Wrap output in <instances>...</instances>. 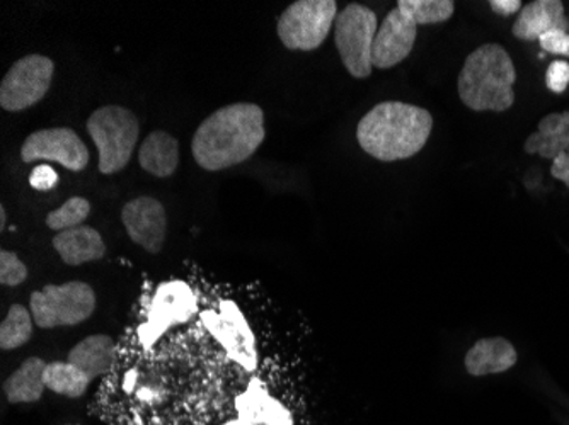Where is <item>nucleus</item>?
Masks as SVG:
<instances>
[{
  "instance_id": "obj_1",
  "label": "nucleus",
  "mask_w": 569,
  "mask_h": 425,
  "mask_svg": "<svg viewBox=\"0 0 569 425\" xmlns=\"http://www.w3.org/2000/svg\"><path fill=\"white\" fill-rule=\"evenodd\" d=\"M264 113L252 102H234L210 114L191 142L194 162L217 172L242 164L264 142Z\"/></svg>"
},
{
  "instance_id": "obj_2",
  "label": "nucleus",
  "mask_w": 569,
  "mask_h": 425,
  "mask_svg": "<svg viewBox=\"0 0 569 425\" xmlns=\"http://www.w3.org/2000/svg\"><path fill=\"white\" fill-rule=\"evenodd\" d=\"M433 130V117L402 101L377 104L357 127L358 145L380 162H398L420 153Z\"/></svg>"
},
{
  "instance_id": "obj_3",
  "label": "nucleus",
  "mask_w": 569,
  "mask_h": 425,
  "mask_svg": "<svg viewBox=\"0 0 569 425\" xmlns=\"http://www.w3.org/2000/svg\"><path fill=\"white\" fill-rule=\"evenodd\" d=\"M517 70L501 44L476 48L459 73V98L476 113H505L515 102Z\"/></svg>"
},
{
  "instance_id": "obj_4",
  "label": "nucleus",
  "mask_w": 569,
  "mask_h": 425,
  "mask_svg": "<svg viewBox=\"0 0 569 425\" xmlns=\"http://www.w3.org/2000/svg\"><path fill=\"white\" fill-rule=\"evenodd\" d=\"M88 131L99 153V172L123 171L139 142V120L123 105H102L89 117Z\"/></svg>"
},
{
  "instance_id": "obj_5",
  "label": "nucleus",
  "mask_w": 569,
  "mask_h": 425,
  "mask_svg": "<svg viewBox=\"0 0 569 425\" xmlns=\"http://www.w3.org/2000/svg\"><path fill=\"white\" fill-rule=\"evenodd\" d=\"M30 310L40 328L73 327L94 313V291L82 281H69L60 286L48 284L31 295Z\"/></svg>"
},
{
  "instance_id": "obj_6",
  "label": "nucleus",
  "mask_w": 569,
  "mask_h": 425,
  "mask_svg": "<svg viewBox=\"0 0 569 425\" xmlns=\"http://www.w3.org/2000/svg\"><path fill=\"white\" fill-rule=\"evenodd\" d=\"M379 31V18L372 9L350 4L338 14L335 22V43L341 62L355 79L372 75V48Z\"/></svg>"
},
{
  "instance_id": "obj_7",
  "label": "nucleus",
  "mask_w": 569,
  "mask_h": 425,
  "mask_svg": "<svg viewBox=\"0 0 569 425\" xmlns=\"http://www.w3.org/2000/svg\"><path fill=\"white\" fill-rule=\"evenodd\" d=\"M338 14L335 0H297L278 19V38L292 51L318 50Z\"/></svg>"
},
{
  "instance_id": "obj_8",
  "label": "nucleus",
  "mask_w": 569,
  "mask_h": 425,
  "mask_svg": "<svg viewBox=\"0 0 569 425\" xmlns=\"http://www.w3.org/2000/svg\"><path fill=\"white\" fill-rule=\"evenodd\" d=\"M198 312V300L193 290L184 281H166L156 290L150 302L147 321L140 325L139 342L143 350L152 345L174 325L187 324Z\"/></svg>"
},
{
  "instance_id": "obj_9",
  "label": "nucleus",
  "mask_w": 569,
  "mask_h": 425,
  "mask_svg": "<svg viewBox=\"0 0 569 425\" xmlns=\"http://www.w3.org/2000/svg\"><path fill=\"white\" fill-rule=\"evenodd\" d=\"M56 65L43 55L18 60L0 82V105L9 113L30 110L47 95Z\"/></svg>"
},
{
  "instance_id": "obj_10",
  "label": "nucleus",
  "mask_w": 569,
  "mask_h": 425,
  "mask_svg": "<svg viewBox=\"0 0 569 425\" xmlns=\"http://www.w3.org/2000/svg\"><path fill=\"white\" fill-rule=\"evenodd\" d=\"M201 322L212 337L222 345L229 360L234 361L242 370L252 373L258 367V350H256L254 332L249 327L244 313L232 300H222L219 312L204 310Z\"/></svg>"
},
{
  "instance_id": "obj_11",
  "label": "nucleus",
  "mask_w": 569,
  "mask_h": 425,
  "mask_svg": "<svg viewBox=\"0 0 569 425\" xmlns=\"http://www.w3.org/2000/svg\"><path fill=\"white\" fill-rule=\"evenodd\" d=\"M21 159L26 164L57 162L69 171L81 172L88 168L89 150L72 128H48L34 131L24 140Z\"/></svg>"
},
{
  "instance_id": "obj_12",
  "label": "nucleus",
  "mask_w": 569,
  "mask_h": 425,
  "mask_svg": "<svg viewBox=\"0 0 569 425\" xmlns=\"http://www.w3.org/2000/svg\"><path fill=\"white\" fill-rule=\"evenodd\" d=\"M418 37V22L409 12L405 0L383 19L372 48V65L387 70L408 59Z\"/></svg>"
},
{
  "instance_id": "obj_13",
  "label": "nucleus",
  "mask_w": 569,
  "mask_h": 425,
  "mask_svg": "<svg viewBox=\"0 0 569 425\" xmlns=\"http://www.w3.org/2000/svg\"><path fill=\"white\" fill-rule=\"evenodd\" d=\"M121 222L128 236L150 254H158L164 247L168 235V215L161 201L140 196L128 201L121 210Z\"/></svg>"
},
{
  "instance_id": "obj_14",
  "label": "nucleus",
  "mask_w": 569,
  "mask_h": 425,
  "mask_svg": "<svg viewBox=\"0 0 569 425\" xmlns=\"http://www.w3.org/2000/svg\"><path fill=\"white\" fill-rule=\"evenodd\" d=\"M239 418L251 425H293L289 408L268 393L260 378H252L248 389L236 398Z\"/></svg>"
},
{
  "instance_id": "obj_15",
  "label": "nucleus",
  "mask_w": 569,
  "mask_h": 425,
  "mask_svg": "<svg viewBox=\"0 0 569 425\" xmlns=\"http://www.w3.org/2000/svg\"><path fill=\"white\" fill-rule=\"evenodd\" d=\"M569 30V19L565 14L561 0H536L522 8L513 24L515 38L536 41L549 31Z\"/></svg>"
},
{
  "instance_id": "obj_16",
  "label": "nucleus",
  "mask_w": 569,
  "mask_h": 425,
  "mask_svg": "<svg viewBox=\"0 0 569 425\" xmlns=\"http://www.w3.org/2000/svg\"><path fill=\"white\" fill-rule=\"evenodd\" d=\"M517 350L505 337L481 338L466 354V370L471 376L500 375L517 364Z\"/></svg>"
},
{
  "instance_id": "obj_17",
  "label": "nucleus",
  "mask_w": 569,
  "mask_h": 425,
  "mask_svg": "<svg viewBox=\"0 0 569 425\" xmlns=\"http://www.w3.org/2000/svg\"><path fill=\"white\" fill-rule=\"evenodd\" d=\"M51 244L59 252L60 259L69 265L88 264L107 255V245L101 233L92 226L63 230L53 236Z\"/></svg>"
},
{
  "instance_id": "obj_18",
  "label": "nucleus",
  "mask_w": 569,
  "mask_h": 425,
  "mask_svg": "<svg viewBox=\"0 0 569 425\" xmlns=\"http://www.w3.org/2000/svg\"><path fill=\"white\" fill-rule=\"evenodd\" d=\"M139 164L153 178H171L179 164L178 140L166 131H152L140 146Z\"/></svg>"
},
{
  "instance_id": "obj_19",
  "label": "nucleus",
  "mask_w": 569,
  "mask_h": 425,
  "mask_svg": "<svg viewBox=\"0 0 569 425\" xmlns=\"http://www.w3.org/2000/svg\"><path fill=\"white\" fill-rule=\"evenodd\" d=\"M539 130L526 140L523 150L530 155L545 156L555 161L556 156L569 152V110L551 113L539 121Z\"/></svg>"
},
{
  "instance_id": "obj_20",
  "label": "nucleus",
  "mask_w": 569,
  "mask_h": 425,
  "mask_svg": "<svg viewBox=\"0 0 569 425\" xmlns=\"http://www.w3.org/2000/svg\"><path fill=\"white\" fill-rule=\"evenodd\" d=\"M114 360V341L108 335H89L84 341L73 345L67 361L81 370L89 380L107 375Z\"/></svg>"
},
{
  "instance_id": "obj_21",
  "label": "nucleus",
  "mask_w": 569,
  "mask_h": 425,
  "mask_svg": "<svg viewBox=\"0 0 569 425\" xmlns=\"http://www.w3.org/2000/svg\"><path fill=\"white\" fill-rule=\"evenodd\" d=\"M48 363L40 357L26 360L4 382V393L11 404H34L43 396L44 371Z\"/></svg>"
},
{
  "instance_id": "obj_22",
  "label": "nucleus",
  "mask_w": 569,
  "mask_h": 425,
  "mask_svg": "<svg viewBox=\"0 0 569 425\" xmlns=\"http://www.w3.org/2000/svg\"><path fill=\"white\" fill-rule=\"evenodd\" d=\"M91 383V380L69 361L48 363L47 371H44L47 388L57 395L67 396V398H81L88 392Z\"/></svg>"
},
{
  "instance_id": "obj_23",
  "label": "nucleus",
  "mask_w": 569,
  "mask_h": 425,
  "mask_svg": "<svg viewBox=\"0 0 569 425\" xmlns=\"http://www.w3.org/2000/svg\"><path fill=\"white\" fill-rule=\"evenodd\" d=\"M33 315L22 305H12L0 325V350H18L30 342L33 335Z\"/></svg>"
},
{
  "instance_id": "obj_24",
  "label": "nucleus",
  "mask_w": 569,
  "mask_h": 425,
  "mask_svg": "<svg viewBox=\"0 0 569 425\" xmlns=\"http://www.w3.org/2000/svg\"><path fill=\"white\" fill-rule=\"evenodd\" d=\"M91 203L86 198L73 196L66 204L48 213V229L63 232V230L77 229L91 215Z\"/></svg>"
},
{
  "instance_id": "obj_25",
  "label": "nucleus",
  "mask_w": 569,
  "mask_h": 425,
  "mask_svg": "<svg viewBox=\"0 0 569 425\" xmlns=\"http://www.w3.org/2000/svg\"><path fill=\"white\" fill-rule=\"evenodd\" d=\"M418 26L440 24L447 22L456 11L453 0H405Z\"/></svg>"
},
{
  "instance_id": "obj_26",
  "label": "nucleus",
  "mask_w": 569,
  "mask_h": 425,
  "mask_svg": "<svg viewBox=\"0 0 569 425\" xmlns=\"http://www.w3.org/2000/svg\"><path fill=\"white\" fill-rule=\"evenodd\" d=\"M28 277L24 262L14 252H0V283L4 286L16 287L24 283Z\"/></svg>"
},
{
  "instance_id": "obj_27",
  "label": "nucleus",
  "mask_w": 569,
  "mask_h": 425,
  "mask_svg": "<svg viewBox=\"0 0 569 425\" xmlns=\"http://www.w3.org/2000/svg\"><path fill=\"white\" fill-rule=\"evenodd\" d=\"M546 85L549 91L562 94L569 85V63L566 60H556L546 72Z\"/></svg>"
},
{
  "instance_id": "obj_28",
  "label": "nucleus",
  "mask_w": 569,
  "mask_h": 425,
  "mask_svg": "<svg viewBox=\"0 0 569 425\" xmlns=\"http://www.w3.org/2000/svg\"><path fill=\"white\" fill-rule=\"evenodd\" d=\"M542 50L569 59V33L568 31L555 30L539 38Z\"/></svg>"
},
{
  "instance_id": "obj_29",
  "label": "nucleus",
  "mask_w": 569,
  "mask_h": 425,
  "mask_svg": "<svg viewBox=\"0 0 569 425\" xmlns=\"http://www.w3.org/2000/svg\"><path fill=\"white\" fill-rule=\"evenodd\" d=\"M522 2L520 0H489V8L495 14L503 16H513L517 12L522 11Z\"/></svg>"
},
{
  "instance_id": "obj_30",
  "label": "nucleus",
  "mask_w": 569,
  "mask_h": 425,
  "mask_svg": "<svg viewBox=\"0 0 569 425\" xmlns=\"http://www.w3.org/2000/svg\"><path fill=\"white\" fill-rule=\"evenodd\" d=\"M551 175L569 188V152L561 153L552 161Z\"/></svg>"
},
{
  "instance_id": "obj_31",
  "label": "nucleus",
  "mask_w": 569,
  "mask_h": 425,
  "mask_svg": "<svg viewBox=\"0 0 569 425\" xmlns=\"http://www.w3.org/2000/svg\"><path fill=\"white\" fill-rule=\"evenodd\" d=\"M6 223H8V216H6V208L0 206V229H6Z\"/></svg>"
},
{
  "instance_id": "obj_32",
  "label": "nucleus",
  "mask_w": 569,
  "mask_h": 425,
  "mask_svg": "<svg viewBox=\"0 0 569 425\" xmlns=\"http://www.w3.org/2000/svg\"><path fill=\"white\" fill-rule=\"evenodd\" d=\"M223 425H251V424H246V422H242L241 418H236V421H229V422H227V424H223Z\"/></svg>"
},
{
  "instance_id": "obj_33",
  "label": "nucleus",
  "mask_w": 569,
  "mask_h": 425,
  "mask_svg": "<svg viewBox=\"0 0 569 425\" xmlns=\"http://www.w3.org/2000/svg\"><path fill=\"white\" fill-rule=\"evenodd\" d=\"M66 425H76V424H66Z\"/></svg>"
}]
</instances>
